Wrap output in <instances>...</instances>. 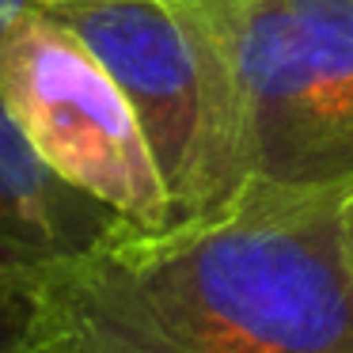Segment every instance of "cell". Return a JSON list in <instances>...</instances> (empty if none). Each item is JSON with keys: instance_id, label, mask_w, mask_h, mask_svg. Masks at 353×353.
Listing matches in <instances>:
<instances>
[{"instance_id": "ba28073f", "label": "cell", "mask_w": 353, "mask_h": 353, "mask_svg": "<svg viewBox=\"0 0 353 353\" xmlns=\"http://www.w3.org/2000/svg\"><path fill=\"white\" fill-rule=\"evenodd\" d=\"M342 216H345V243H350V259H353V190L345 194V205H342Z\"/></svg>"}, {"instance_id": "7a4b0ae2", "label": "cell", "mask_w": 353, "mask_h": 353, "mask_svg": "<svg viewBox=\"0 0 353 353\" xmlns=\"http://www.w3.org/2000/svg\"><path fill=\"white\" fill-rule=\"evenodd\" d=\"M221 50L254 183L353 190V0H179Z\"/></svg>"}, {"instance_id": "277c9868", "label": "cell", "mask_w": 353, "mask_h": 353, "mask_svg": "<svg viewBox=\"0 0 353 353\" xmlns=\"http://www.w3.org/2000/svg\"><path fill=\"white\" fill-rule=\"evenodd\" d=\"M0 103L31 148L130 228H171V198L122 88L69 31L31 8L0 27Z\"/></svg>"}, {"instance_id": "6da1fadb", "label": "cell", "mask_w": 353, "mask_h": 353, "mask_svg": "<svg viewBox=\"0 0 353 353\" xmlns=\"http://www.w3.org/2000/svg\"><path fill=\"white\" fill-rule=\"evenodd\" d=\"M345 190L247 183L224 209L39 274V353H353Z\"/></svg>"}, {"instance_id": "3957f363", "label": "cell", "mask_w": 353, "mask_h": 353, "mask_svg": "<svg viewBox=\"0 0 353 353\" xmlns=\"http://www.w3.org/2000/svg\"><path fill=\"white\" fill-rule=\"evenodd\" d=\"M130 99L171 198V224L224 209L247 183L243 125L221 50L179 0H39Z\"/></svg>"}, {"instance_id": "8992f818", "label": "cell", "mask_w": 353, "mask_h": 353, "mask_svg": "<svg viewBox=\"0 0 353 353\" xmlns=\"http://www.w3.org/2000/svg\"><path fill=\"white\" fill-rule=\"evenodd\" d=\"M39 274L0 262V353H39Z\"/></svg>"}, {"instance_id": "52a82bcc", "label": "cell", "mask_w": 353, "mask_h": 353, "mask_svg": "<svg viewBox=\"0 0 353 353\" xmlns=\"http://www.w3.org/2000/svg\"><path fill=\"white\" fill-rule=\"evenodd\" d=\"M39 8V0H0V27L8 23V19L23 16V12Z\"/></svg>"}, {"instance_id": "5b68a950", "label": "cell", "mask_w": 353, "mask_h": 353, "mask_svg": "<svg viewBox=\"0 0 353 353\" xmlns=\"http://www.w3.org/2000/svg\"><path fill=\"white\" fill-rule=\"evenodd\" d=\"M122 232H130V224L57 175L0 103V262L46 270L80 259Z\"/></svg>"}]
</instances>
